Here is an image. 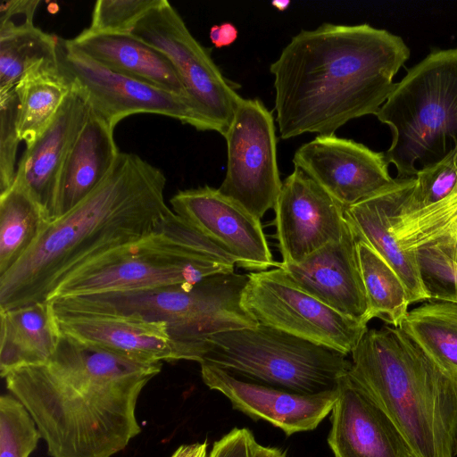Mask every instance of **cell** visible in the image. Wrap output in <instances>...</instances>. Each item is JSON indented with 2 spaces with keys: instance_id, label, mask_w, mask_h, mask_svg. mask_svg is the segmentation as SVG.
<instances>
[{
  "instance_id": "ac0fdd59",
  "label": "cell",
  "mask_w": 457,
  "mask_h": 457,
  "mask_svg": "<svg viewBox=\"0 0 457 457\" xmlns=\"http://www.w3.org/2000/svg\"><path fill=\"white\" fill-rule=\"evenodd\" d=\"M357 242L347 223L340 239L327 244L297 263L278 262V267L310 295L342 315L367 325L368 306Z\"/></svg>"
},
{
  "instance_id": "3957f363",
  "label": "cell",
  "mask_w": 457,
  "mask_h": 457,
  "mask_svg": "<svg viewBox=\"0 0 457 457\" xmlns=\"http://www.w3.org/2000/svg\"><path fill=\"white\" fill-rule=\"evenodd\" d=\"M162 170L120 153L105 179L53 220L25 255L0 277V310L48 301L74 270L115 248L144 238L173 215Z\"/></svg>"
},
{
  "instance_id": "83f0119b",
  "label": "cell",
  "mask_w": 457,
  "mask_h": 457,
  "mask_svg": "<svg viewBox=\"0 0 457 457\" xmlns=\"http://www.w3.org/2000/svg\"><path fill=\"white\" fill-rule=\"evenodd\" d=\"M357 254L367 299L368 322L379 318L399 328L411 304L403 280L375 250L360 240Z\"/></svg>"
},
{
  "instance_id": "cb8c5ba5",
  "label": "cell",
  "mask_w": 457,
  "mask_h": 457,
  "mask_svg": "<svg viewBox=\"0 0 457 457\" xmlns=\"http://www.w3.org/2000/svg\"><path fill=\"white\" fill-rule=\"evenodd\" d=\"M0 374L46 363L54 353L59 332L49 302L0 310Z\"/></svg>"
},
{
  "instance_id": "f1b7e54d",
  "label": "cell",
  "mask_w": 457,
  "mask_h": 457,
  "mask_svg": "<svg viewBox=\"0 0 457 457\" xmlns=\"http://www.w3.org/2000/svg\"><path fill=\"white\" fill-rule=\"evenodd\" d=\"M57 38L35 26L0 34V91L35 68L58 63Z\"/></svg>"
},
{
  "instance_id": "5bb4252c",
  "label": "cell",
  "mask_w": 457,
  "mask_h": 457,
  "mask_svg": "<svg viewBox=\"0 0 457 457\" xmlns=\"http://www.w3.org/2000/svg\"><path fill=\"white\" fill-rule=\"evenodd\" d=\"M298 168L344 209L395 183L384 153L333 135H319L302 145L293 157Z\"/></svg>"
},
{
  "instance_id": "d6a6232c",
  "label": "cell",
  "mask_w": 457,
  "mask_h": 457,
  "mask_svg": "<svg viewBox=\"0 0 457 457\" xmlns=\"http://www.w3.org/2000/svg\"><path fill=\"white\" fill-rule=\"evenodd\" d=\"M18 99L15 87L0 91V194L8 190L16 177L15 160L19 142Z\"/></svg>"
},
{
  "instance_id": "7a4b0ae2",
  "label": "cell",
  "mask_w": 457,
  "mask_h": 457,
  "mask_svg": "<svg viewBox=\"0 0 457 457\" xmlns=\"http://www.w3.org/2000/svg\"><path fill=\"white\" fill-rule=\"evenodd\" d=\"M409 57L402 37L367 23L302 29L270 66L280 137L333 135L351 120L376 115Z\"/></svg>"
},
{
  "instance_id": "8d00e7d4",
  "label": "cell",
  "mask_w": 457,
  "mask_h": 457,
  "mask_svg": "<svg viewBox=\"0 0 457 457\" xmlns=\"http://www.w3.org/2000/svg\"><path fill=\"white\" fill-rule=\"evenodd\" d=\"M238 37V30L237 27L231 22H223L220 25V40L216 48L223 46H229L232 45Z\"/></svg>"
},
{
  "instance_id": "277c9868",
  "label": "cell",
  "mask_w": 457,
  "mask_h": 457,
  "mask_svg": "<svg viewBox=\"0 0 457 457\" xmlns=\"http://www.w3.org/2000/svg\"><path fill=\"white\" fill-rule=\"evenodd\" d=\"M350 375L381 404L417 457H457V379L398 327L367 329Z\"/></svg>"
},
{
  "instance_id": "60d3db41",
  "label": "cell",
  "mask_w": 457,
  "mask_h": 457,
  "mask_svg": "<svg viewBox=\"0 0 457 457\" xmlns=\"http://www.w3.org/2000/svg\"><path fill=\"white\" fill-rule=\"evenodd\" d=\"M443 237H448L454 241V243H455V261L457 262V222L453 225V227L451 228V230Z\"/></svg>"
},
{
  "instance_id": "ab89813d",
  "label": "cell",
  "mask_w": 457,
  "mask_h": 457,
  "mask_svg": "<svg viewBox=\"0 0 457 457\" xmlns=\"http://www.w3.org/2000/svg\"><path fill=\"white\" fill-rule=\"evenodd\" d=\"M290 4V0H273L271 2V5L280 12L287 10Z\"/></svg>"
},
{
  "instance_id": "e0dca14e",
  "label": "cell",
  "mask_w": 457,
  "mask_h": 457,
  "mask_svg": "<svg viewBox=\"0 0 457 457\" xmlns=\"http://www.w3.org/2000/svg\"><path fill=\"white\" fill-rule=\"evenodd\" d=\"M204 383L224 395L232 407L253 420H264L287 436L316 428L331 412L337 388L317 394H300L237 378L212 365L200 364Z\"/></svg>"
},
{
  "instance_id": "d590c367",
  "label": "cell",
  "mask_w": 457,
  "mask_h": 457,
  "mask_svg": "<svg viewBox=\"0 0 457 457\" xmlns=\"http://www.w3.org/2000/svg\"><path fill=\"white\" fill-rule=\"evenodd\" d=\"M170 457H207V443H194L178 447Z\"/></svg>"
},
{
  "instance_id": "836d02e7",
  "label": "cell",
  "mask_w": 457,
  "mask_h": 457,
  "mask_svg": "<svg viewBox=\"0 0 457 457\" xmlns=\"http://www.w3.org/2000/svg\"><path fill=\"white\" fill-rule=\"evenodd\" d=\"M39 0H7L0 5V34L26 29L33 24Z\"/></svg>"
},
{
  "instance_id": "52a82bcc",
  "label": "cell",
  "mask_w": 457,
  "mask_h": 457,
  "mask_svg": "<svg viewBox=\"0 0 457 457\" xmlns=\"http://www.w3.org/2000/svg\"><path fill=\"white\" fill-rule=\"evenodd\" d=\"M393 139L384 153L397 179L415 178L457 147V48L434 50L411 68L376 114Z\"/></svg>"
},
{
  "instance_id": "f546056e",
  "label": "cell",
  "mask_w": 457,
  "mask_h": 457,
  "mask_svg": "<svg viewBox=\"0 0 457 457\" xmlns=\"http://www.w3.org/2000/svg\"><path fill=\"white\" fill-rule=\"evenodd\" d=\"M456 191L457 147L440 162L417 173L414 187L397 217H407L432 207Z\"/></svg>"
},
{
  "instance_id": "f35d334b",
  "label": "cell",
  "mask_w": 457,
  "mask_h": 457,
  "mask_svg": "<svg viewBox=\"0 0 457 457\" xmlns=\"http://www.w3.org/2000/svg\"><path fill=\"white\" fill-rule=\"evenodd\" d=\"M209 37L212 43L216 47L220 40V25H213L211 27Z\"/></svg>"
},
{
  "instance_id": "d4e9b609",
  "label": "cell",
  "mask_w": 457,
  "mask_h": 457,
  "mask_svg": "<svg viewBox=\"0 0 457 457\" xmlns=\"http://www.w3.org/2000/svg\"><path fill=\"white\" fill-rule=\"evenodd\" d=\"M72 85L58 63L31 70L15 86L17 128L21 141L31 145L50 125Z\"/></svg>"
},
{
  "instance_id": "ba28073f",
  "label": "cell",
  "mask_w": 457,
  "mask_h": 457,
  "mask_svg": "<svg viewBox=\"0 0 457 457\" xmlns=\"http://www.w3.org/2000/svg\"><path fill=\"white\" fill-rule=\"evenodd\" d=\"M198 362L300 394L337 389L352 365L342 353L262 324L211 336Z\"/></svg>"
},
{
  "instance_id": "9a60e30c",
  "label": "cell",
  "mask_w": 457,
  "mask_h": 457,
  "mask_svg": "<svg viewBox=\"0 0 457 457\" xmlns=\"http://www.w3.org/2000/svg\"><path fill=\"white\" fill-rule=\"evenodd\" d=\"M274 211L282 263L301 262L347 228L345 209L298 168L282 181Z\"/></svg>"
},
{
  "instance_id": "7402d4cb",
  "label": "cell",
  "mask_w": 457,
  "mask_h": 457,
  "mask_svg": "<svg viewBox=\"0 0 457 457\" xmlns=\"http://www.w3.org/2000/svg\"><path fill=\"white\" fill-rule=\"evenodd\" d=\"M113 131L114 129L89 107L87 120L62 169L56 219L82 202L111 172L120 153Z\"/></svg>"
},
{
  "instance_id": "484cf974",
  "label": "cell",
  "mask_w": 457,
  "mask_h": 457,
  "mask_svg": "<svg viewBox=\"0 0 457 457\" xmlns=\"http://www.w3.org/2000/svg\"><path fill=\"white\" fill-rule=\"evenodd\" d=\"M51 222L18 182L0 194V277L25 255Z\"/></svg>"
},
{
  "instance_id": "4316f807",
  "label": "cell",
  "mask_w": 457,
  "mask_h": 457,
  "mask_svg": "<svg viewBox=\"0 0 457 457\" xmlns=\"http://www.w3.org/2000/svg\"><path fill=\"white\" fill-rule=\"evenodd\" d=\"M399 328L457 379V303L438 301L412 309Z\"/></svg>"
},
{
  "instance_id": "2e32d148",
  "label": "cell",
  "mask_w": 457,
  "mask_h": 457,
  "mask_svg": "<svg viewBox=\"0 0 457 457\" xmlns=\"http://www.w3.org/2000/svg\"><path fill=\"white\" fill-rule=\"evenodd\" d=\"M328 443L335 457H417L389 414L349 371L341 378Z\"/></svg>"
},
{
  "instance_id": "8fae6325",
  "label": "cell",
  "mask_w": 457,
  "mask_h": 457,
  "mask_svg": "<svg viewBox=\"0 0 457 457\" xmlns=\"http://www.w3.org/2000/svg\"><path fill=\"white\" fill-rule=\"evenodd\" d=\"M223 137L228 162L219 190L261 220L282 187L272 112L258 98H243Z\"/></svg>"
},
{
  "instance_id": "603a6c76",
  "label": "cell",
  "mask_w": 457,
  "mask_h": 457,
  "mask_svg": "<svg viewBox=\"0 0 457 457\" xmlns=\"http://www.w3.org/2000/svg\"><path fill=\"white\" fill-rule=\"evenodd\" d=\"M55 320L60 333L86 343L145 361H179L164 322L112 316Z\"/></svg>"
},
{
  "instance_id": "4fadbf2b",
  "label": "cell",
  "mask_w": 457,
  "mask_h": 457,
  "mask_svg": "<svg viewBox=\"0 0 457 457\" xmlns=\"http://www.w3.org/2000/svg\"><path fill=\"white\" fill-rule=\"evenodd\" d=\"M170 202L178 216L228 253L237 266L252 272L278 267L261 220L219 188L180 190Z\"/></svg>"
},
{
  "instance_id": "8992f818",
  "label": "cell",
  "mask_w": 457,
  "mask_h": 457,
  "mask_svg": "<svg viewBox=\"0 0 457 457\" xmlns=\"http://www.w3.org/2000/svg\"><path fill=\"white\" fill-rule=\"evenodd\" d=\"M236 260L175 212L156 232L115 248L71 273L47 302L105 292L193 285L235 272Z\"/></svg>"
},
{
  "instance_id": "6da1fadb",
  "label": "cell",
  "mask_w": 457,
  "mask_h": 457,
  "mask_svg": "<svg viewBox=\"0 0 457 457\" xmlns=\"http://www.w3.org/2000/svg\"><path fill=\"white\" fill-rule=\"evenodd\" d=\"M162 367V361L59 332L46 363L13 370L4 378L34 420L49 456L112 457L141 432L137 400Z\"/></svg>"
},
{
  "instance_id": "44dd1931",
  "label": "cell",
  "mask_w": 457,
  "mask_h": 457,
  "mask_svg": "<svg viewBox=\"0 0 457 457\" xmlns=\"http://www.w3.org/2000/svg\"><path fill=\"white\" fill-rule=\"evenodd\" d=\"M66 41L72 49L97 63L170 91L189 103L181 79L169 58L132 33L96 32L86 29Z\"/></svg>"
},
{
  "instance_id": "30bf717a",
  "label": "cell",
  "mask_w": 457,
  "mask_h": 457,
  "mask_svg": "<svg viewBox=\"0 0 457 457\" xmlns=\"http://www.w3.org/2000/svg\"><path fill=\"white\" fill-rule=\"evenodd\" d=\"M241 303L259 324L345 355L368 329L302 290L279 267L248 273Z\"/></svg>"
},
{
  "instance_id": "9c48e42d",
  "label": "cell",
  "mask_w": 457,
  "mask_h": 457,
  "mask_svg": "<svg viewBox=\"0 0 457 457\" xmlns=\"http://www.w3.org/2000/svg\"><path fill=\"white\" fill-rule=\"evenodd\" d=\"M131 33L162 52L175 67L203 130L224 136L243 97L239 85L227 79L209 49L190 33L167 1L150 10Z\"/></svg>"
},
{
  "instance_id": "e575fe53",
  "label": "cell",
  "mask_w": 457,
  "mask_h": 457,
  "mask_svg": "<svg viewBox=\"0 0 457 457\" xmlns=\"http://www.w3.org/2000/svg\"><path fill=\"white\" fill-rule=\"evenodd\" d=\"M257 445L249 429L235 428L214 442L209 457H252Z\"/></svg>"
},
{
  "instance_id": "ffe728a7",
  "label": "cell",
  "mask_w": 457,
  "mask_h": 457,
  "mask_svg": "<svg viewBox=\"0 0 457 457\" xmlns=\"http://www.w3.org/2000/svg\"><path fill=\"white\" fill-rule=\"evenodd\" d=\"M415 185V178L395 179L379 193L345 209L357 240L375 250L403 280L411 303L428 299L420 281L413 252L403 250L390 228Z\"/></svg>"
},
{
  "instance_id": "74e56055",
  "label": "cell",
  "mask_w": 457,
  "mask_h": 457,
  "mask_svg": "<svg viewBox=\"0 0 457 457\" xmlns=\"http://www.w3.org/2000/svg\"><path fill=\"white\" fill-rule=\"evenodd\" d=\"M252 457H286L285 453L274 447L257 445Z\"/></svg>"
},
{
  "instance_id": "1f68e13d",
  "label": "cell",
  "mask_w": 457,
  "mask_h": 457,
  "mask_svg": "<svg viewBox=\"0 0 457 457\" xmlns=\"http://www.w3.org/2000/svg\"><path fill=\"white\" fill-rule=\"evenodd\" d=\"M162 0H99L96 2L91 24L96 32L131 33L137 23Z\"/></svg>"
},
{
  "instance_id": "7c38bea8",
  "label": "cell",
  "mask_w": 457,
  "mask_h": 457,
  "mask_svg": "<svg viewBox=\"0 0 457 457\" xmlns=\"http://www.w3.org/2000/svg\"><path fill=\"white\" fill-rule=\"evenodd\" d=\"M58 65L88 106L112 128L137 113L177 119L198 130L202 125L189 103L170 91L110 70L57 38Z\"/></svg>"
},
{
  "instance_id": "d6986e66",
  "label": "cell",
  "mask_w": 457,
  "mask_h": 457,
  "mask_svg": "<svg viewBox=\"0 0 457 457\" xmlns=\"http://www.w3.org/2000/svg\"><path fill=\"white\" fill-rule=\"evenodd\" d=\"M89 112L83 96L72 87L45 131L29 145L16 168L15 181L56 219L60 175L66 157Z\"/></svg>"
},
{
  "instance_id": "5b68a950",
  "label": "cell",
  "mask_w": 457,
  "mask_h": 457,
  "mask_svg": "<svg viewBox=\"0 0 457 457\" xmlns=\"http://www.w3.org/2000/svg\"><path fill=\"white\" fill-rule=\"evenodd\" d=\"M248 274L220 273L193 285L105 292L49 301L56 319L84 316L164 322L179 360L199 361L208 338L259 323L243 307Z\"/></svg>"
},
{
  "instance_id": "4dcf8cb0",
  "label": "cell",
  "mask_w": 457,
  "mask_h": 457,
  "mask_svg": "<svg viewBox=\"0 0 457 457\" xmlns=\"http://www.w3.org/2000/svg\"><path fill=\"white\" fill-rule=\"evenodd\" d=\"M41 438L23 404L12 394L0 397V457H29Z\"/></svg>"
}]
</instances>
